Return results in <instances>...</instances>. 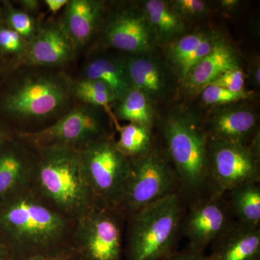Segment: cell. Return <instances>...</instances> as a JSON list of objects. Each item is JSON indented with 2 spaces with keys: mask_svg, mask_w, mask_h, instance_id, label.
<instances>
[{
  "mask_svg": "<svg viewBox=\"0 0 260 260\" xmlns=\"http://www.w3.org/2000/svg\"><path fill=\"white\" fill-rule=\"evenodd\" d=\"M10 137L8 135V132L4 129L2 124H0V146L5 143L6 140L10 139Z\"/></svg>",
  "mask_w": 260,
  "mask_h": 260,
  "instance_id": "obj_37",
  "label": "cell"
},
{
  "mask_svg": "<svg viewBox=\"0 0 260 260\" xmlns=\"http://www.w3.org/2000/svg\"><path fill=\"white\" fill-rule=\"evenodd\" d=\"M8 26L20 34L28 43L34 39L39 24L32 15L11 6L7 7Z\"/></svg>",
  "mask_w": 260,
  "mask_h": 260,
  "instance_id": "obj_26",
  "label": "cell"
},
{
  "mask_svg": "<svg viewBox=\"0 0 260 260\" xmlns=\"http://www.w3.org/2000/svg\"><path fill=\"white\" fill-rule=\"evenodd\" d=\"M117 130L119 137L116 140V145L127 158L143 156L153 150V136L150 126L129 123L119 126Z\"/></svg>",
  "mask_w": 260,
  "mask_h": 260,
  "instance_id": "obj_24",
  "label": "cell"
},
{
  "mask_svg": "<svg viewBox=\"0 0 260 260\" xmlns=\"http://www.w3.org/2000/svg\"><path fill=\"white\" fill-rule=\"evenodd\" d=\"M28 44V42L13 29L0 25V51L2 53L16 55L20 59L26 50Z\"/></svg>",
  "mask_w": 260,
  "mask_h": 260,
  "instance_id": "obj_29",
  "label": "cell"
},
{
  "mask_svg": "<svg viewBox=\"0 0 260 260\" xmlns=\"http://www.w3.org/2000/svg\"><path fill=\"white\" fill-rule=\"evenodd\" d=\"M245 76L240 67L228 70L213 80L209 85H216L233 92L244 91Z\"/></svg>",
  "mask_w": 260,
  "mask_h": 260,
  "instance_id": "obj_31",
  "label": "cell"
},
{
  "mask_svg": "<svg viewBox=\"0 0 260 260\" xmlns=\"http://www.w3.org/2000/svg\"><path fill=\"white\" fill-rule=\"evenodd\" d=\"M73 83L61 72H34L23 75L5 94L2 107L20 121H42L64 110L73 95Z\"/></svg>",
  "mask_w": 260,
  "mask_h": 260,
  "instance_id": "obj_5",
  "label": "cell"
},
{
  "mask_svg": "<svg viewBox=\"0 0 260 260\" xmlns=\"http://www.w3.org/2000/svg\"><path fill=\"white\" fill-rule=\"evenodd\" d=\"M181 222V234L188 246L205 251L236 221L225 195L207 194L191 201Z\"/></svg>",
  "mask_w": 260,
  "mask_h": 260,
  "instance_id": "obj_11",
  "label": "cell"
},
{
  "mask_svg": "<svg viewBox=\"0 0 260 260\" xmlns=\"http://www.w3.org/2000/svg\"><path fill=\"white\" fill-rule=\"evenodd\" d=\"M234 220L251 227H260L259 183H248L225 194Z\"/></svg>",
  "mask_w": 260,
  "mask_h": 260,
  "instance_id": "obj_21",
  "label": "cell"
},
{
  "mask_svg": "<svg viewBox=\"0 0 260 260\" xmlns=\"http://www.w3.org/2000/svg\"><path fill=\"white\" fill-rule=\"evenodd\" d=\"M151 100L145 94L134 88L130 89L116 107V120L127 121L133 124L151 127L154 114Z\"/></svg>",
  "mask_w": 260,
  "mask_h": 260,
  "instance_id": "obj_22",
  "label": "cell"
},
{
  "mask_svg": "<svg viewBox=\"0 0 260 260\" xmlns=\"http://www.w3.org/2000/svg\"><path fill=\"white\" fill-rule=\"evenodd\" d=\"M172 5L178 14L185 16H200L208 10L206 3L201 0H177Z\"/></svg>",
  "mask_w": 260,
  "mask_h": 260,
  "instance_id": "obj_32",
  "label": "cell"
},
{
  "mask_svg": "<svg viewBox=\"0 0 260 260\" xmlns=\"http://www.w3.org/2000/svg\"><path fill=\"white\" fill-rule=\"evenodd\" d=\"M75 221L53 208L30 186L0 200V242L9 260L73 247Z\"/></svg>",
  "mask_w": 260,
  "mask_h": 260,
  "instance_id": "obj_1",
  "label": "cell"
},
{
  "mask_svg": "<svg viewBox=\"0 0 260 260\" xmlns=\"http://www.w3.org/2000/svg\"><path fill=\"white\" fill-rule=\"evenodd\" d=\"M185 202L174 193L126 219L125 260H164L175 252Z\"/></svg>",
  "mask_w": 260,
  "mask_h": 260,
  "instance_id": "obj_3",
  "label": "cell"
},
{
  "mask_svg": "<svg viewBox=\"0 0 260 260\" xmlns=\"http://www.w3.org/2000/svg\"><path fill=\"white\" fill-rule=\"evenodd\" d=\"M0 260H9L8 252L1 242H0Z\"/></svg>",
  "mask_w": 260,
  "mask_h": 260,
  "instance_id": "obj_38",
  "label": "cell"
},
{
  "mask_svg": "<svg viewBox=\"0 0 260 260\" xmlns=\"http://www.w3.org/2000/svg\"><path fill=\"white\" fill-rule=\"evenodd\" d=\"M21 260H78V258L73 247H70Z\"/></svg>",
  "mask_w": 260,
  "mask_h": 260,
  "instance_id": "obj_33",
  "label": "cell"
},
{
  "mask_svg": "<svg viewBox=\"0 0 260 260\" xmlns=\"http://www.w3.org/2000/svg\"><path fill=\"white\" fill-rule=\"evenodd\" d=\"M218 36L209 34L204 40L200 43L196 49L189 54L177 68V73L183 81L186 80L191 70L200 62L205 56L208 55L214 46L220 40Z\"/></svg>",
  "mask_w": 260,
  "mask_h": 260,
  "instance_id": "obj_28",
  "label": "cell"
},
{
  "mask_svg": "<svg viewBox=\"0 0 260 260\" xmlns=\"http://www.w3.org/2000/svg\"><path fill=\"white\" fill-rule=\"evenodd\" d=\"M124 61L133 88L151 100L160 96L165 88V77L160 65L150 58L135 56Z\"/></svg>",
  "mask_w": 260,
  "mask_h": 260,
  "instance_id": "obj_19",
  "label": "cell"
},
{
  "mask_svg": "<svg viewBox=\"0 0 260 260\" xmlns=\"http://www.w3.org/2000/svg\"><path fill=\"white\" fill-rule=\"evenodd\" d=\"M35 151L32 190L73 221L88 213L97 201L84 175L80 150L49 147Z\"/></svg>",
  "mask_w": 260,
  "mask_h": 260,
  "instance_id": "obj_2",
  "label": "cell"
},
{
  "mask_svg": "<svg viewBox=\"0 0 260 260\" xmlns=\"http://www.w3.org/2000/svg\"><path fill=\"white\" fill-rule=\"evenodd\" d=\"M80 153L84 175L96 201L117 206L129 173V158L110 135L92 141Z\"/></svg>",
  "mask_w": 260,
  "mask_h": 260,
  "instance_id": "obj_8",
  "label": "cell"
},
{
  "mask_svg": "<svg viewBox=\"0 0 260 260\" xmlns=\"http://www.w3.org/2000/svg\"><path fill=\"white\" fill-rule=\"evenodd\" d=\"M211 245L208 260H260V227L235 221Z\"/></svg>",
  "mask_w": 260,
  "mask_h": 260,
  "instance_id": "obj_15",
  "label": "cell"
},
{
  "mask_svg": "<svg viewBox=\"0 0 260 260\" xmlns=\"http://www.w3.org/2000/svg\"><path fill=\"white\" fill-rule=\"evenodd\" d=\"M248 96L249 94L245 91L233 92L222 87L212 85L205 87L202 93V99L205 104L208 105L230 104L239 102Z\"/></svg>",
  "mask_w": 260,
  "mask_h": 260,
  "instance_id": "obj_30",
  "label": "cell"
},
{
  "mask_svg": "<svg viewBox=\"0 0 260 260\" xmlns=\"http://www.w3.org/2000/svg\"><path fill=\"white\" fill-rule=\"evenodd\" d=\"M259 142L241 145L209 140L208 146V194L223 196L234 188L260 183Z\"/></svg>",
  "mask_w": 260,
  "mask_h": 260,
  "instance_id": "obj_9",
  "label": "cell"
},
{
  "mask_svg": "<svg viewBox=\"0 0 260 260\" xmlns=\"http://www.w3.org/2000/svg\"><path fill=\"white\" fill-rule=\"evenodd\" d=\"M164 260H208L205 251L197 250L187 246L181 251H176Z\"/></svg>",
  "mask_w": 260,
  "mask_h": 260,
  "instance_id": "obj_34",
  "label": "cell"
},
{
  "mask_svg": "<svg viewBox=\"0 0 260 260\" xmlns=\"http://www.w3.org/2000/svg\"><path fill=\"white\" fill-rule=\"evenodd\" d=\"M166 155L179 181L180 194L191 203L208 191V135L198 122L173 116L162 125Z\"/></svg>",
  "mask_w": 260,
  "mask_h": 260,
  "instance_id": "obj_4",
  "label": "cell"
},
{
  "mask_svg": "<svg viewBox=\"0 0 260 260\" xmlns=\"http://www.w3.org/2000/svg\"><path fill=\"white\" fill-rule=\"evenodd\" d=\"M84 78L106 84L116 102H119L133 88L124 61L112 58L99 57L89 61L84 68Z\"/></svg>",
  "mask_w": 260,
  "mask_h": 260,
  "instance_id": "obj_20",
  "label": "cell"
},
{
  "mask_svg": "<svg viewBox=\"0 0 260 260\" xmlns=\"http://www.w3.org/2000/svg\"><path fill=\"white\" fill-rule=\"evenodd\" d=\"M76 49L60 21L39 24L20 62L28 66L56 68L73 60Z\"/></svg>",
  "mask_w": 260,
  "mask_h": 260,
  "instance_id": "obj_12",
  "label": "cell"
},
{
  "mask_svg": "<svg viewBox=\"0 0 260 260\" xmlns=\"http://www.w3.org/2000/svg\"><path fill=\"white\" fill-rule=\"evenodd\" d=\"M44 4L52 14H56L68 4V0H45Z\"/></svg>",
  "mask_w": 260,
  "mask_h": 260,
  "instance_id": "obj_36",
  "label": "cell"
},
{
  "mask_svg": "<svg viewBox=\"0 0 260 260\" xmlns=\"http://www.w3.org/2000/svg\"><path fill=\"white\" fill-rule=\"evenodd\" d=\"M40 3V1H37V0H23L19 2V4L21 6L23 9L22 10L32 15L39 11Z\"/></svg>",
  "mask_w": 260,
  "mask_h": 260,
  "instance_id": "obj_35",
  "label": "cell"
},
{
  "mask_svg": "<svg viewBox=\"0 0 260 260\" xmlns=\"http://www.w3.org/2000/svg\"><path fill=\"white\" fill-rule=\"evenodd\" d=\"M208 35V32H193L173 43L169 49V56L174 68L177 69L182 61Z\"/></svg>",
  "mask_w": 260,
  "mask_h": 260,
  "instance_id": "obj_27",
  "label": "cell"
},
{
  "mask_svg": "<svg viewBox=\"0 0 260 260\" xmlns=\"http://www.w3.org/2000/svg\"><path fill=\"white\" fill-rule=\"evenodd\" d=\"M98 109L82 103L52 125L39 131L23 132L18 137L34 150L49 147L81 150L92 141L109 135Z\"/></svg>",
  "mask_w": 260,
  "mask_h": 260,
  "instance_id": "obj_10",
  "label": "cell"
},
{
  "mask_svg": "<svg viewBox=\"0 0 260 260\" xmlns=\"http://www.w3.org/2000/svg\"><path fill=\"white\" fill-rule=\"evenodd\" d=\"M1 16H2V15H1V11H0V19H1Z\"/></svg>",
  "mask_w": 260,
  "mask_h": 260,
  "instance_id": "obj_40",
  "label": "cell"
},
{
  "mask_svg": "<svg viewBox=\"0 0 260 260\" xmlns=\"http://www.w3.org/2000/svg\"><path fill=\"white\" fill-rule=\"evenodd\" d=\"M103 3L95 0H68L60 23L74 44L84 47L93 37L103 14Z\"/></svg>",
  "mask_w": 260,
  "mask_h": 260,
  "instance_id": "obj_16",
  "label": "cell"
},
{
  "mask_svg": "<svg viewBox=\"0 0 260 260\" xmlns=\"http://www.w3.org/2000/svg\"><path fill=\"white\" fill-rule=\"evenodd\" d=\"M73 95L83 104L102 108L112 118L116 129L119 127L112 111V104L116 102L110 89L106 84L96 80L83 78L73 83Z\"/></svg>",
  "mask_w": 260,
  "mask_h": 260,
  "instance_id": "obj_25",
  "label": "cell"
},
{
  "mask_svg": "<svg viewBox=\"0 0 260 260\" xmlns=\"http://www.w3.org/2000/svg\"><path fill=\"white\" fill-rule=\"evenodd\" d=\"M238 61L234 49L220 39L209 54L191 70L184 80L186 87L191 90L204 89L225 72L239 68Z\"/></svg>",
  "mask_w": 260,
  "mask_h": 260,
  "instance_id": "obj_18",
  "label": "cell"
},
{
  "mask_svg": "<svg viewBox=\"0 0 260 260\" xmlns=\"http://www.w3.org/2000/svg\"><path fill=\"white\" fill-rule=\"evenodd\" d=\"M256 125L255 114L247 109L228 110L217 114L205 130L209 140H219L235 144L248 145Z\"/></svg>",
  "mask_w": 260,
  "mask_h": 260,
  "instance_id": "obj_17",
  "label": "cell"
},
{
  "mask_svg": "<svg viewBox=\"0 0 260 260\" xmlns=\"http://www.w3.org/2000/svg\"><path fill=\"white\" fill-rule=\"evenodd\" d=\"M145 16L154 31L169 39L184 30V24L175 10L160 0H149L144 5Z\"/></svg>",
  "mask_w": 260,
  "mask_h": 260,
  "instance_id": "obj_23",
  "label": "cell"
},
{
  "mask_svg": "<svg viewBox=\"0 0 260 260\" xmlns=\"http://www.w3.org/2000/svg\"><path fill=\"white\" fill-rule=\"evenodd\" d=\"M179 193L177 175L167 155L153 149L129 158V169L116 208L126 220L148 205L168 195Z\"/></svg>",
  "mask_w": 260,
  "mask_h": 260,
  "instance_id": "obj_6",
  "label": "cell"
},
{
  "mask_svg": "<svg viewBox=\"0 0 260 260\" xmlns=\"http://www.w3.org/2000/svg\"><path fill=\"white\" fill-rule=\"evenodd\" d=\"M35 164V150L22 140L10 138L0 146V200L30 186Z\"/></svg>",
  "mask_w": 260,
  "mask_h": 260,
  "instance_id": "obj_14",
  "label": "cell"
},
{
  "mask_svg": "<svg viewBox=\"0 0 260 260\" xmlns=\"http://www.w3.org/2000/svg\"><path fill=\"white\" fill-rule=\"evenodd\" d=\"M238 2L235 0H225L222 2V5L227 8H234L237 4Z\"/></svg>",
  "mask_w": 260,
  "mask_h": 260,
  "instance_id": "obj_39",
  "label": "cell"
},
{
  "mask_svg": "<svg viewBox=\"0 0 260 260\" xmlns=\"http://www.w3.org/2000/svg\"><path fill=\"white\" fill-rule=\"evenodd\" d=\"M126 221L116 207L97 202L75 221L73 247L78 260H123Z\"/></svg>",
  "mask_w": 260,
  "mask_h": 260,
  "instance_id": "obj_7",
  "label": "cell"
},
{
  "mask_svg": "<svg viewBox=\"0 0 260 260\" xmlns=\"http://www.w3.org/2000/svg\"><path fill=\"white\" fill-rule=\"evenodd\" d=\"M108 45L119 50L140 54L153 47V30L144 15L124 10L111 19L104 30Z\"/></svg>",
  "mask_w": 260,
  "mask_h": 260,
  "instance_id": "obj_13",
  "label": "cell"
}]
</instances>
